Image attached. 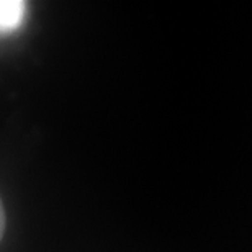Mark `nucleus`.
Returning a JSON list of instances; mask_svg holds the SVG:
<instances>
[{
    "label": "nucleus",
    "instance_id": "obj_1",
    "mask_svg": "<svg viewBox=\"0 0 252 252\" xmlns=\"http://www.w3.org/2000/svg\"><path fill=\"white\" fill-rule=\"evenodd\" d=\"M27 3L20 0H0V34L12 33L22 27Z\"/></svg>",
    "mask_w": 252,
    "mask_h": 252
},
{
    "label": "nucleus",
    "instance_id": "obj_2",
    "mask_svg": "<svg viewBox=\"0 0 252 252\" xmlns=\"http://www.w3.org/2000/svg\"><path fill=\"white\" fill-rule=\"evenodd\" d=\"M3 231H5V211H3L2 200H0V239L3 236Z\"/></svg>",
    "mask_w": 252,
    "mask_h": 252
}]
</instances>
